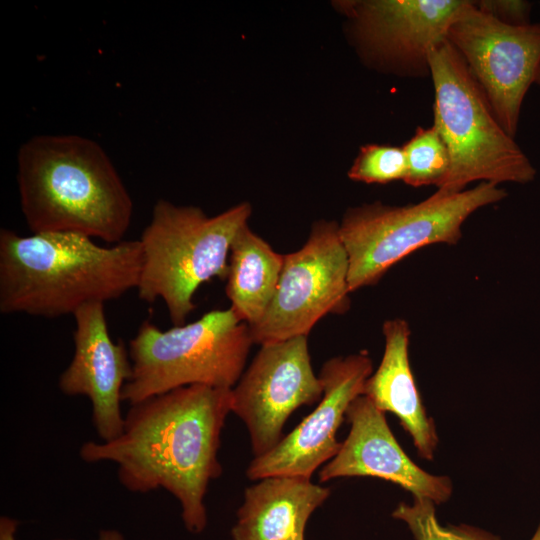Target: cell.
Listing matches in <instances>:
<instances>
[{"mask_svg":"<svg viewBox=\"0 0 540 540\" xmlns=\"http://www.w3.org/2000/svg\"><path fill=\"white\" fill-rule=\"evenodd\" d=\"M231 408L232 389L176 388L130 405L119 436L85 442L79 455L87 463H115L131 492L165 489L179 501L186 528L199 533L208 485L222 473L218 450Z\"/></svg>","mask_w":540,"mask_h":540,"instance_id":"obj_1","label":"cell"},{"mask_svg":"<svg viewBox=\"0 0 540 540\" xmlns=\"http://www.w3.org/2000/svg\"><path fill=\"white\" fill-rule=\"evenodd\" d=\"M139 240L101 246L70 232L22 236L0 230V312L57 318L136 289Z\"/></svg>","mask_w":540,"mask_h":540,"instance_id":"obj_2","label":"cell"},{"mask_svg":"<svg viewBox=\"0 0 540 540\" xmlns=\"http://www.w3.org/2000/svg\"><path fill=\"white\" fill-rule=\"evenodd\" d=\"M20 207L33 233L70 232L123 241L133 201L111 159L93 139L37 135L17 154Z\"/></svg>","mask_w":540,"mask_h":540,"instance_id":"obj_3","label":"cell"},{"mask_svg":"<svg viewBox=\"0 0 540 540\" xmlns=\"http://www.w3.org/2000/svg\"><path fill=\"white\" fill-rule=\"evenodd\" d=\"M251 211L244 202L208 217L199 207L159 199L138 239V297L147 303L163 300L173 325L185 324L198 288L214 277L226 278L231 244Z\"/></svg>","mask_w":540,"mask_h":540,"instance_id":"obj_4","label":"cell"},{"mask_svg":"<svg viewBox=\"0 0 540 540\" xmlns=\"http://www.w3.org/2000/svg\"><path fill=\"white\" fill-rule=\"evenodd\" d=\"M433 125L447 146L450 171L439 191L457 193L474 181L526 184L536 169L496 120L466 63L445 39L430 53Z\"/></svg>","mask_w":540,"mask_h":540,"instance_id":"obj_5","label":"cell"},{"mask_svg":"<svg viewBox=\"0 0 540 540\" xmlns=\"http://www.w3.org/2000/svg\"><path fill=\"white\" fill-rule=\"evenodd\" d=\"M252 344L250 326L231 307L164 331L145 320L129 342L132 371L122 401L132 405L189 385L232 389Z\"/></svg>","mask_w":540,"mask_h":540,"instance_id":"obj_6","label":"cell"},{"mask_svg":"<svg viewBox=\"0 0 540 540\" xmlns=\"http://www.w3.org/2000/svg\"><path fill=\"white\" fill-rule=\"evenodd\" d=\"M506 196L499 185L480 182L457 193L436 190L415 204L374 202L348 209L339 234L348 257L350 292L377 284L394 264L419 248L457 244L470 215Z\"/></svg>","mask_w":540,"mask_h":540,"instance_id":"obj_7","label":"cell"},{"mask_svg":"<svg viewBox=\"0 0 540 540\" xmlns=\"http://www.w3.org/2000/svg\"><path fill=\"white\" fill-rule=\"evenodd\" d=\"M348 257L335 221L313 224L305 244L284 255L275 295L264 316L250 326L254 344L308 336L327 314L349 309Z\"/></svg>","mask_w":540,"mask_h":540,"instance_id":"obj_8","label":"cell"},{"mask_svg":"<svg viewBox=\"0 0 540 540\" xmlns=\"http://www.w3.org/2000/svg\"><path fill=\"white\" fill-rule=\"evenodd\" d=\"M446 40L466 63L498 123L514 138L540 66V23L507 25L471 1L449 26Z\"/></svg>","mask_w":540,"mask_h":540,"instance_id":"obj_9","label":"cell"},{"mask_svg":"<svg viewBox=\"0 0 540 540\" xmlns=\"http://www.w3.org/2000/svg\"><path fill=\"white\" fill-rule=\"evenodd\" d=\"M471 0H357L340 7L361 57L399 77H430V53Z\"/></svg>","mask_w":540,"mask_h":540,"instance_id":"obj_10","label":"cell"},{"mask_svg":"<svg viewBox=\"0 0 540 540\" xmlns=\"http://www.w3.org/2000/svg\"><path fill=\"white\" fill-rule=\"evenodd\" d=\"M323 386L313 371L308 336L261 345L232 388V412L246 425L254 457L282 439L290 415L320 401Z\"/></svg>","mask_w":540,"mask_h":540,"instance_id":"obj_11","label":"cell"},{"mask_svg":"<svg viewBox=\"0 0 540 540\" xmlns=\"http://www.w3.org/2000/svg\"><path fill=\"white\" fill-rule=\"evenodd\" d=\"M371 374L372 361L365 351L327 360L319 373L323 395L318 406L273 449L254 457L247 477L254 481L275 475L311 479L316 469L340 450L337 431Z\"/></svg>","mask_w":540,"mask_h":540,"instance_id":"obj_12","label":"cell"},{"mask_svg":"<svg viewBox=\"0 0 540 540\" xmlns=\"http://www.w3.org/2000/svg\"><path fill=\"white\" fill-rule=\"evenodd\" d=\"M74 354L61 373L58 386L68 396H86L92 405V422L102 441L120 435L122 390L132 365L129 349L115 343L109 333L103 303H89L74 313Z\"/></svg>","mask_w":540,"mask_h":540,"instance_id":"obj_13","label":"cell"},{"mask_svg":"<svg viewBox=\"0 0 540 540\" xmlns=\"http://www.w3.org/2000/svg\"><path fill=\"white\" fill-rule=\"evenodd\" d=\"M350 431L338 453L321 468L320 482L340 477L369 476L393 482L435 504L446 502L452 483L417 466L403 451L390 430L385 412L368 397L359 395L349 405Z\"/></svg>","mask_w":540,"mask_h":540,"instance_id":"obj_14","label":"cell"},{"mask_svg":"<svg viewBox=\"0 0 540 540\" xmlns=\"http://www.w3.org/2000/svg\"><path fill=\"white\" fill-rule=\"evenodd\" d=\"M244 493L232 540H304L311 514L330 489L309 478L290 475L257 480Z\"/></svg>","mask_w":540,"mask_h":540,"instance_id":"obj_15","label":"cell"},{"mask_svg":"<svg viewBox=\"0 0 540 540\" xmlns=\"http://www.w3.org/2000/svg\"><path fill=\"white\" fill-rule=\"evenodd\" d=\"M385 349L377 370L365 381L362 395L381 411L393 413L410 434L419 455L432 460L438 444L433 419L426 413L409 362L410 328L403 318L382 325Z\"/></svg>","mask_w":540,"mask_h":540,"instance_id":"obj_16","label":"cell"},{"mask_svg":"<svg viewBox=\"0 0 540 540\" xmlns=\"http://www.w3.org/2000/svg\"><path fill=\"white\" fill-rule=\"evenodd\" d=\"M284 255L244 225L230 248L226 295L238 318L252 326L268 309L278 286Z\"/></svg>","mask_w":540,"mask_h":540,"instance_id":"obj_17","label":"cell"},{"mask_svg":"<svg viewBox=\"0 0 540 540\" xmlns=\"http://www.w3.org/2000/svg\"><path fill=\"white\" fill-rule=\"evenodd\" d=\"M402 148L406 157L405 184L412 187H442L449 175L450 156L434 125L418 127Z\"/></svg>","mask_w":540,"mask_h":540,"instance_id":"obj_18","label":"cell"},{"mask_svg":"<svg viewBox=\"0 0 540 540\" xmlns=\"http://www.w3.org/2000/svg\"><path fill=\"white\" fill-rule=\"evenodd\" d=\"M413 498L410 505L400 503L392 517L408 526L414 540H501L483 529L465 524L442 526L437 520L434 502Z\"/></svg>","mask_w":540,"mask_h":540,"instance_id":"obj_19","label":"cell"},{"mask_svg":"<svg viewBox=\"0 0 540 540\" xmlns=\"http://www.w3.org/2000/svg\"><path fill=\"white\" fill-rule=\"evenodd\" d=\"M406 175V157L402 147L369 144L361 147L348 177L369 184H387L403 181Z\"/></svg>","mask_w":540,"mask_h":540,"instance_id":"obj_20","label":"cell"},{"mask_svg":"<svg viewBox=\"0 0 540 540\" xmlns=\"http://www.w3.org/2000/svg\"><path fill=\"white\" fill-rule=\"evenodd\" d=\"M475 7L486 12L500 22L511 26L531 24L530 15L533 4L524 0H479Z\"/></svg>","mask_w":540,"mask_h":540,"instance_id":"obj_21","label":"cell"},{"mask_svg":"<svg viewBox=\"0 0 540 540\" xmlns=\"http://www.w3.org/2000/svg\"><path fill=\"white\" fill-rule=\"evenodd\" d=\"M17 521L8 517L0 519V540H15ZM99 540H124L121 533L116 530H102Z\"/></svg>","mask_w":540,"mask_h":540,"instance_id":"obj_22","label":"cell"},{"mask_svg":"<svg viewBox=\"0 0 540 540\" xmlns=\"http://www.w3.org/2000/svg\"><path fill=\"white\" fill-rule=\"evenodd\" d=\"M530 540H540V522L537 526V529L535 533L533 534L532 538Z\"/></svg>","mask_w":540,"mask_h":540,"instance_id":"obj_23","label":"cell"},{"mask_svg":"<svg viewBox=\"0 0 540 540\" xmlns=\"http://www.w3.org/2000/svg\"><path fill=\"white\" fill-rule=\"evenodd\" d=\"M534 84H536L537 86L540 87V66H539V68H538V71H537V74H536V77H535Z\"/></svg>","mask_w":540,"mask_h":540,"instance_id":"obj_24","label":"cell"}]
</instances>
